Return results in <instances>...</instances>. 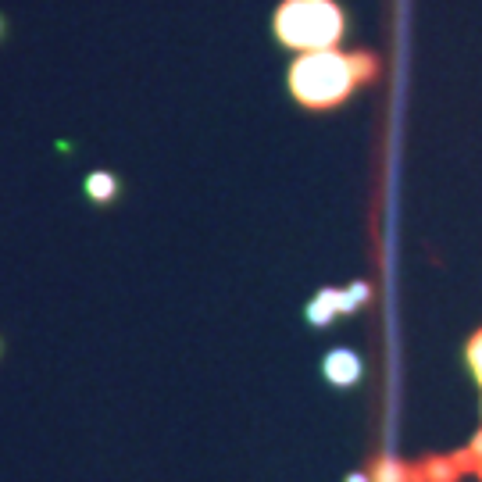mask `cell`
I'll return each mask as SVG.
<instances>
[{
    "label": "cell",
    "mask_w": 482,
    "mask_h": 482,
    "mask_svg": "<svg viewBox=\"0 0 482 482\" xmlns=\"http://www.w3.org/2000/svg\"><path fill=\"white\" fill-rule=\"evenodd\" d=\"M415 482H461V472L450 454H429L415 465Z\"/></svg>",
    "instance_id": "5"
},
{
    "label": "cell",
    "mask_w": 482,
    "mask_h": 482,
    "mask_svg": "<svg viewBox=\"0 0 482 482\" xmlns=\"http://www.w3.org/2000/svg\"><path fill=\"white\" fill-rule=\"evenodd\" d=\"M347 482H371V479H368V472H364V476H351Z\"/></svg>",
    "instance_id": "12"
},
{
    "label": "cell",
    "mask_w": 482,
    "mask_h": 482,
    "mask_svg": "<svg viewBox=\"0 0 482 482\" xmlns=\"http://www.w3.org/2000/svg\"><path fill=\"white\" fill-rule=\"evenodd\" d=\"M86 193H90L93 200L108 204V200H115V193H119V179H115L111 172H93V176L86 179Z\"/></svg>",
    "instance_id": "8"
},
{
    "label": "cell",
    "mask_w": 482,
    "mask_h": 482,
    "mask_svg": "<svg viewBox=\"0 0 482 482\" xmlns=\"http://www.w3.org/2000/svg\"><path fill=\"white\" fill-rule=\"evenodd\" d=\"M290 93L294 101L311 108V111H329V108H340L354 90H358V79H354V68H351V54L343 51H311L290 64Z\"/></svg>",
    "instance_id": "1"
},
{
    "label": "cell",
    "mask_w": 482,
    "mask_h": 482,
    "mask_svg": "<svg viewBox=\"0 0 482 482\" xmlns=\"http://www.w3.org/2000/svg\"><path fill=\"white\" fill-rule=\"evenodd\" d=\"M354 307H358V301L351 290H322L307 304V318H311V325H329L333 314H351Z\"/></svg>",
    "instance_id": "3"
},
{
    "label": "cell",
    "mask_w": 482,
    "mask_h": 482,
    "mask_svg": "<svg viewBox=\"0 0 482 482\" xmlns=\"http://www.w3.org/2000/svg\"><path fill=\"white\" fill-rule=\"evenodd\" d=\"M351 68H354V79H358V86L364 82H375L379 79V58L371 54V51H351Z\"/></svg>",
    "instance_id": "7"
},
{
    "label": "cell",
    "mask_w": 482,
    "mask_h": 482,
    "mask_svg": "<svg viewBox=\"0 0 482 482\" xmlns=\"http://www.w3.org/2000/svg\"><path fill=\"white\" fill-rule=\"evenodd\" d=\"M465 362H468V371L476 375V382L482 386V329H476L465 343Z\"/></svg>",
    "instance_id": "9"
},
{
    "label": "cell",
    "mask_w": 482,
    "mask_h": 482,
    "mask_svg": "<svg viewBox=\"0 0 482 482\" xmlns=\"http://www.w3.org/2000/svg\"><path fill=\"white\" fill-rule=\"evenodd\" d=\"M468 450L476 454V461H482V429H479V432H476V436H472V443H468Z\"/></svg>",
    "instance_id": "11"
},
{
    "label": "cell",
    "mask_w": 482,
    "mask_h": 482,
    "mask_svg": "<svg viewBox=\"0 0 482 482\" xmlns=\"http://www.w3.org/2000/svg\"><path fill=\"white\" fill-rule=\"evenodd\" d=\"M322 371L333 386H354L362 379V362H358L354 351H333L322 364Z\"/></svg>",
    "instance_id": "4"
},
{
    "label": "cell",
    "mask_w": 482,
    "mask_h": 482,
    "mask_svg": "<svg viewBox=\"0 0 482 482\" xmlns=\"http://www.w3.org/2000/svg\"><path fill=\"white\" fill-rule=\"evenodd\" d=\"M368 479L371 482H415V465L400 461V458H390V454H379L371 465H368Z\"/></svg>",
    "instance_id": "6"
},
{
    "label": "cell",
    "mask_w": 482,
    "mask_h": 482,
    "mask_svg": "<svg viewBox=\"0 0 482 482\" xmlns=\"http://www.w3.org/2000/svg\"><path fill=\"white\" fill-rule=\"evenodd\" d=\"M450 458H454V465H458V472H461V476H468V472L476 476V468H479V461H476V454H472L468 447H465V450H454Z\"/></svg>",
    "instance_id": "10"
},
{
    "label": "cell",
    "mask_w": 482,
    "mask_h": 482,
    "mask_svg": "<svg viewBox=\"0 0 482 482\" xmlns=\"http://www.w3.org/2000/svg\"><path fill=\"white\" fill-rule=\"evenodd\" d=\"M476 479L482 482V461H479V468H476Z\"/></svg>",
    "instance_id": "13"
},
{
    "label": "cell",
    "mask_w": 482,
    "mask_h": 482,
    "mask_svg": "<svg viewBox=\"0 0 482 482\" xmlns=\"http://www.w3.org/2000/svg\"><path fill=\"white\" fill-rule=\"evenodd\" d=\"M275 40L290 51H333L347 33V14L336 0H283L275 11Z\"/></svg>",
    "instance_id": "2"
}]
</instances>
